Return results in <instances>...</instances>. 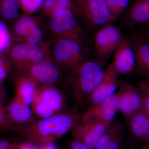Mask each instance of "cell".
Masks as SVG:
<instances>
[{
	"mask_svg": "<svg viewBox=\"0 0 149 149\" xmlns=\"http://www.w3.org/2000/svg\"></svg>",
	"mask_w": 149,
	"mask_h": 149,
	"instance_id": "40",
	"label": "cell"
},
{
	"mask_svg": "<svg viewBox=\"0 0 149 149\" xmlns=\"http://www.w3.org/2000/svg\"><path fill=\"white\" fill-rule=\"evenodd\" d=\"M0 100V133H6L15 132L13 126L10 123L7 116L5 107Z\"/></svg>",
	"mask_w": 149,
	"mask_h": 149,
	"instance_id": "25",
	"label": "cell"
},
{
	"mask_svg": "<svg viewBox=\"0 0 149 149\" xmlns=\"http://www.w3.org/2000/svg\"><path fill=\"white\" fill-rule=\"evenodd\" d=\"M20 0H0V19L13 25L20 16Z\"/></svg>",
	"mask_w": 149,
	"mask_h": 149,
	"instance_id": "22",
	"label": "cell"
},
{
	"mask_svg": "<svg viewBox=\"0 0 149 149\" xmlns=\"http://www.w3.org/2000/svg\"><path fill=\"white\" fill-rule=\"evenodd\" d=\"M140 149H149V143L145 144V145Z\"/></svg>",
	"mask_w": 149,
	"mask_h": 149,
	"instance_id": "38",
	"label": "cell"
},
{
	"mask_svg": "<svg viewBox=\"0 0 149 149\" xmlns=\"http://www.w3.org/2000/svg\"><path fill=\"white\" fill-rule=\"evenodd\" d=\"M103 62L86 60L68 70L63 83L77 106L86 107L89 95L103 77Z\"/></svg>",
	"mask_w": 149,
	"mask_h": 149,
	"instance_id": "2",
	"label": "cell"
},
{
	"mask_svg": "<svg viewBox=\"0 0 149 149\" xmlns=\"http://www.w3.org/2000/svg\"><path fill=\"white\" fill-rule=\"evenodd\" d=\"M56 1V0H44L42 8L45 14L51 16L55 5Z\"/></svg>",
	"mask_w": 149,
	"mask_h": 149,
	"instance_id": "32",
	"label": "cell"
},
{
	"mask_svg": "<svg viewBox=\"0 0 149 149\" xmlns=\"http://www.w3.org/2000/svg\"><path fill=\"white\" fill-rule=\"evenodd\" d=\"M12 68L10 62L4 54L0 53V81L3 83Z\"/></svg>",
	"mask_w": 149,
	"mask_h": 149,
	"instance_id": "27",
	"label": "cell"
},
{
	"mask_svg": "<svg viewBox=\"0 0 149 149\" xmlns=\"http://www.w3.org/2000/svg\"><path fill=\"white\" fill-rule=\"evenodd\" d=\"M22 142H10L6 140H0V149H18Z\"/></svg>",
	"mask_w": 149,
	"mask_h": 149,
	"instance_id": "31",
	"label": "cell"
},
{
	"mask_svg": "<svg viewBox=\"0 0 149 149\" xmlns=\"http://www.w3.org/2000/svg\"><path fill=\"white\" fill-rule=\"evenodd\" d=\"M8 100L7 92L3 86L2 83L0 81V100L3 104L5 103Z\"/></svg>",
	"mask_w": 149,
	"mask_h": 149,
	"instance_id": "35",
	"label": "cell"
},
{
	"mask_svg": "<svg viewBox=\"0 0 149 149\" xmlns=\"http://www.w3.org/2000/svg\"><path fill=\"white\" fill-rule=\"evenodd\" d=\"M110 124L96 120H81L71 130V134L74 140L95 149Z\"/></svg>",
	"mask_w": 149,
	"mask_h": 149,
	"instance_id": "10",
	"label": "cell"
},
{
	"mask_svg": "<svg viewBox=\"0 0 149 149\" xmlns=\"http://www.w3.org/2000/svg\"><path fill=\"white\" fill-rule=\"evenodd\" d=\"M136 57V68L139 73L149 80V41L143 37L130 31L129 36Z\"/></svg>",
	"mask_w": 149,
	"mask_h": 149,
	"instance_id": "18",
	"label": "cell"
},
{
	"mask_svg": "<svg viewBox=\"0 0 149 149\" xmlns=\"http://www.w3.org/2000/svg\"><path fill=\"white\" fill-rule=\"evenodd\" d=\"M50 17L49 28L56 40L71 39L87 46L85 32L74 11L61 10L53 14Z\"/></svg>",
	"mask_w": 149,
	"mask_h": 149,
	"instance_id": "6",
	"label": "cell"
},
{
	"mask_svg": "<svg viewBox=\"0 0 149 149\" xmlns=\"http://www.w3.org/2000/svg\"><path fill=\"white\" fill-rule=\"evenodd\" d=\"M139 88L143 97V110L149 118V90L144 85L142 82H140L138 85Z\"/></svg>",
	"mask_w": 149,
	"mask_h": 149,
	"instance_id": "29",
	"label": "cell"
},
{
	"mask_svg": "<svg viewBox=\"0 0 149 149\" xmlns=\"http://www.w3.org/2000/svg\"><path fill=\"white\" fill-rule=\"evenodd\" d=\"M119 95L118 91L105 100L88 109L82 114L81 120H96L111 123L118 111Z\"/></svg>",
	"mask_w": 149,
	"mask_h": 149,
	"instance_id": "14",
	"label": "cell"
},
{
	"mask_svg": "<svg viewBox=\"0 0 149 149\" xmlns=\"http://www.w3.org/2000/svg\"><path fill=\"white\" fill-rule=\"evenodd\" d=\"M13 44L8 26L0 19V53L5 54Z\"/></svg>",
	"mask_w": 149,
	"mask_h": 149,
	"instance_id": "24",
	"label": "cell"
},
{
	"mask_svg": "<svg viewBox=\"0 0 149 149\" xmlns=\"http://www.w3.org/2000/svg\"><path fill=\"white\" fill-rule=\"evenodd\" d=\"M123 37L120 30L111 23L97 30L94 37V50L96 57L100 60L108 58L114 53Z\"/></svg>",
	"mask_w": 149,
	"mask_h": 149,
	"instance_id": "9",
	"label": "cell"
},
{
	"mask_svg": "<svg viewBox=\"0 0 149 149\" xmlns=\"http://www.w3.org/2000/svg\"><path fill=\"white\" fill-rule=\"evenodd\" d=\"M83 0H72V2H73V3L74 4V6L77 5V4L79 3L80 2L82 1Z\"/></svg>",
	"mask_w": 149,
	"mask_h": 149,
	"instance_id": "39",
	"label": "cell"
},
{
	"mask_svg": "<svg viewBox=\"0 0 149 149\" xmlns=\"http://www.w3.org/2000/svg\"><path fill=\"white\" fill-rule=\"evenodd\" d=\"M119 86L118 110L127 119L143 109V95L138 87L129 82L120 83Z\"/></svg>",
	"mask_w": 149,
	"mask_h": 149,
	"instance_id": "12",
	"label": "cell"
},
{
	"mask_svg": "<svg viewBox=\"0 0 149 149\" xmlns=\"http://www.w3.org/2000/svg\"><path fill=\"white\" fill-rule=\"evenodd\" d=\"M126 120L130 133L136 140L149 143V118L143 109Z\"/></svg>",
	"mask_w": 149,
	"mask_h": 149,
	"instance_id": "20",
	"label": "cell"
},
{
	"mask_svg": "<svg viewBox=\"0 0 149 149\" xmlns=\"http://www.w3.org/2000/svg\"><path fill=\"white\" fill-rule=\"evenodd\" d=\"M44 0H20V8L26 14L33 13L42 7Z\"/></svg>",
	"mask_w": 149,
	"mask_h": 149,
	"instance_id": "26",
	"label": "cell"
},
{
	"mask_svg": "<svg viewBox=\"0 0 149 149\" xmlns=\"http://www.w3.org/2000/svg\"><path fill=\"white\" fill-rule=\"evenodd\" d=\"M40 20V17L27 14L20 15L10 30L13 42L33 44L43 42L44 32L38 24Z\"/></svg>",
	"mask_w": 149,
	"mask_h": 149,
	"instance_id": "8",
	"label": "cell"
},
{
	"mask_svg": "<svg viewBox=\"0 0 149 149\" xmlns=\"http://www.w3.org/2000/svg\"><path fill=\"white\" fill-rule=\"evenodd\" d=\"M61 71L50 58L33 65L22 72L38 85H54L61 79Z\"/></svg>",
	"mask_w": 149,
	"mask_h": 149,
	"instance_id": "16",
	"label": "cell"
},
{
	"mask_svg": "<svg viewBox=\"0 0 149 149\" xmlns=\"http://www.w3.org/2000/svg\"><path fill=\"white\" fill-rule=\"evenodd\" d=\"M130 30L131 32L139 34L149 41V27L141 29H131Z\"/></svg>",
	"mask_w": 149,
	"mask_h": 149,
	"instance_id": "34",
	"label": "cell"
},
{
	"mask_svg": "<svg viewBox=\"0 0 149 149\" xmlns=\"http://www.w3.org/2000/svg\"><path fill=\"white\" fill-rule=\"evenodd\" d=\"M142 83L144 84V85L149 90V80H145L143 81H142Z\"/></svg>",
	"mask_w": 149,
	"mask_h": 149,
	"instance_id": "37",
	"label": "cell"
},
{
	"mask_svg": "<svg viewBox=\"0 0 149 149\" xmlns=\"http://www.w3.org/2000/svg\"><path fill=\"white\" fill-rule=\"evenodd\" d=\"M39 149H58L54 142L45 143L38 145Z\"/></svg>",
	"mask_w": 149,
	"mask_h": 149,
	"instance_id": "36",
	"label": "cell"
},
{
	"mask_svg": "<svg viewBox=\"0 0 149 149\" xmlns=\"http://www.w3.org/2000/svg\"><path fill=\"white\" fill-rule=\"evenodd\" d=\"M50 46L49 42L18 43L13 44L4 54L12 68L19 73L33 65L50 59Z\"/></svg>",
	"mask_w": 149,
	"mask_h": 149,
	"instance_id": "3",
	"label": "cell"
},
{
	"mask_svg": "<svg viewBox=\"0 0 149 149\" xmlns=\"http://www.w3.org/2000/svg\"><path fill=\"white\" fill-rule=\"evenodd\" d=\"M74 13L86 29L92 32L112 21L105 0H83L75 6Z\"/></svg>",
	"mask_w": 149,
	"mask_h": 149,
	"instance_id": "7",
	"label": "cell"
},
{
	"mask_svg": "<svg viewBox=\"0 0 149 149\" xmlns=\"http://www.w3.org/2000/svg\"><path fill=\"white\" fill-rule=\"evenodd\" d=\"M118 74L111 63L105 70L103 77L88 97L86 104L87 109L100 104L116 93L119 82Z\"/></svg>",
	"mask_w": 149,
	"mask_h": 149,
	"instance_id": "11",
	"label": "cell"
},
{
	"mask_svg": "<svg viewBox=\"0 0 149 149\" xmlns=\"http://www.w3.org/2000/svg\"><path fill=\"white\" fill-rule=\"evenodd\" d=\"M7 116L10 123L17 130L26 126L35 120L29 105L18 96L13 99L5 107Z\"/></svg>",
	"mask_w": 149,
	"mask_h": 149,
	"instance_id": "17",
	"label": "cell"
},
{
	"mask_svg": "<svg viewBox=\"0 0 149 149\" xmlns=\"http://www.w3.org/2000/svg\"><path fill=\"white\" fill-rule=\"evenodd\" d=\"M64 149H92L90 147L74 139L67 143Z\"/></svg>",
	"mask_w": 149,
	"mask_h": 149,
	"instance_id": "30",
	"label": "cell"
},
{
	"mask_svg": "<svg viewBox=\"0 0 149 149\" xmlns=\"http://www.w3.org/2000/svg\"><path fill=\"white\" fill-rule=\"evenodd\" d=\"M113 56L111 64L118 75L130 74L136 68V55L129 37H123Z\"/></svg>",
	"mask_w": 149,
	"mask_h": 149,
	"instance_id": "13",
	"label": "cell"
},
{
	"mask_svg": "<svg viewBox=\"0 0 149 149\" xmlns=\"http://www.w3.org/2000/svg\"><path fill=\"white\" fill-rule=\"evenodd\" d=\"M63 9L71 10L74 12L75 6L72 0H56L51 15Z\"/></svg>",
	"mask_w": 149,
	"mask_h": 149,
	"instance_id": "28",
	"label": "cell"
},
{
	"mask_svg": "<svg viewBox=\"0 0 149 149\" xmlns=\"http://www.w3.org/2000/svg\"><path fill=\"white\" fill-rule=\"evenodd\" d=\"M82 117L74 108L47 118L35 119L15 133L19 137L37 145L54 142L72 130Z\"/></svg>",
	"mask_w": 149,
	"mask_h": 149,
	"instance_id": "1",
	"label": "cell"
},
{
	"mask_svg": "<svg viewBox=\"0 0 149 149\" xmlns=\"http://www.w3.org/2000/svg\"><path fill=\"white\" fill-rule=\"evenodd\" d=\"M87 46L71 39H57L51 51V58L61 71L66 72L78 63L87 60Z\"/></svg>",
	"mask_w": 149,
	"mask_h": 149,
	"instance_id": "5",
	"label": "cell"
},
{
	"mask_svg": "<svg viewBox=\"0 0 149 149\" xmlns=\"http://www.w3.org/2000/svg\"><path fill=\"white\" fill-rule=\"evenodd\" d=\"M122 20L130 30L149 27V0H131Z\"/></svg>",
	"mask_w": 149,
	"mask_h": 149,
	"instance_id": "15",
	"label": "cell"
},
{
	"mask_svg": "<svg viewBox=\"0 0 149 149\" xmlns=\"http://www.w3.org/2000/svg\"><path fill=\"white\" fill-rule=\"evenodd\" d=\"M125 137L124 127L119 123L110 124L95 149H120Z\"/></svg>",
	"mask_w": 149,
	"mask_h": 149,
	"instance_id": "19",
	"label": "cell"
},
{
	"mask_svg": "<svg viewBox=\"0 0 149 149\" xmlns=\"http://www.w3.org/2000/svg\"><path fill=\"white\" fill-rule=\"evenodd\" d=\"M38 85L24 72H19L15 80V95L30 105Z\"/></svg>",
	"mask_w": 149,
	"mask_h": 149,
	"instance_id": "21",
	"label": "cell"
},
{
	"mask_svg": "<svg viewBox=\"0 0 149 149\" xmlns=\"http://www.w3.org/2000/svg\"><path fill=\"white\" fill-rule=\"evenodd\" d=\"M31 105L33 114L40 119L49 117L67 110L65 96L54 85L37 86Z\"/></svg>",
	"mask_w": 149,
	"mask_h": 149,
	"instance_id": "4",
	"label": "cell"
},
{
	"mask_svg": "<svg viewBox=\"0 0 149 149\" xmlns=\"http://www.w3.org/2000/svg\"><path fill=\"white\" fill-rule=\"evenodd\" d=\"M18 149H39L38 145L30 141H25L22 142Z\"/></svg>",
	"mask_w": 149,
	"mask_h": 149,
	"instance_id": "33",
	"label": "cell"
},
{
	"mask_svg": "<svg viewBox=\"0 0 149 149\" xmlns=\"http://www.w3.org/2000/svg\"><path fill=\"white\" fill-rule=\"evenodd\" d=\"M111 15L112 20H116L128 9L130 0H105Z\"/></svg>",
	"mask_w": 149,
	"mask_h": 149,
	"instance_id": "23",
	"label": "cell"
}]
</instances>
